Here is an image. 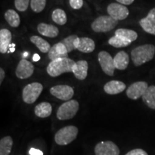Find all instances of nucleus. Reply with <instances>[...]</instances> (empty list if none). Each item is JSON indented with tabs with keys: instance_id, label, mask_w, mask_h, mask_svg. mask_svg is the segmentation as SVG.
Returning <instances> with one entry per match:
<instances>
[{
	"instance_id": "nucleus-1",
	"label": "nucleus",
	"mask_w": 155,
	"mask_h": 155,
	"mask_svg": "<svg viewBox=\"0 0 155 155\" xmlns=\"http://www.w3.org/2000/svg\"><path fill=\"white\" fill-rule=\"evenodd\" d=\"M154 54V46L151 44H145L138 46L132 50L131 53V58L134 65L136 67H139L152 60Z\"/></svg>"
},
{
	"instance_id": "nucleus-2",
	"label": "nucleus",
	"mask_w": 155,
	"mask_h": 155,
	"mask_svg": "<svg viewBox=\"0 0 155 155\" xmlns=\"http://www.w3.org/2000/svg\"><path fill=\"white\" fill-rule=\"evenodd\" d=\"M75 62L68 58L51 61L47 67V72L51 77H58L63 73L73 72Z\"/></svg>"
},
{
	"instance_id": "nucleus-3",
	"label": "nucleus",
	"mask_w": 155,
	"mask_h": 155,
	"mask_svg": "<svg viewBox=\"0 0 155 155\" xmlns=\"http://www.w3.org/2000/svg\"><path fill=\"white\" fill-rule=\"evenodd\" d=\"M78 129L75 126H67L58 130L55 135V141L58 145L69 144L76 139Z\"/></svg>"
},
{
	"instance_id": "nucleus-4",
	"label": "nucleus",
	"mask_w": 155,
	"mask_h": 155,
	"mask_svg": "<svg viewBox=\"0 0 155 155\" xmlns=\"http://www.w3.org/2000/svg\"><path fill=\"white\" fill-rule=\"evenodd\" d=\"M118 24L119 21L109 15H104L95 19L91 24V28L95 32H107L115 28Z\"/></svg>"
},
{
	"instance_id": "nucleus-5",
	"label": "nucleus",
	"mask_w": 155,
	"mask_h": 155,
	"mask_svg": "<svg viewBox=\"0 0 155 155\" xmlns=\"http://www.w3.org/2000/svg\"><path fill=\"white\" fill-rule=\"evenodd\" d=\"M79 109V103L76 100L65 101L58 108L57 118L59 120H69L76 115Z\"/></svg>"
},
{
	"instance_id": "nucleus-6",
	"label": "nucleus",
	"mask_w": 155,
	"mask_h": 155,
	"mask_svg": "<svg viewBox=\"0 0 155 155\" xmlns=\"http://www.w3.org/2000/svg\"><path fill=\"white\" fill-rule=\"evenodd\" d=\"M42 90H43V86L40 83L35 82L27 85L22 91L23 101L26 104H33L38 100Z\"/></svg>"
},
{
	"instance_id": "nucleus-7",
	"label": "nucleus",
	"mask_w": 155,
	"mask_h": 155,
	"mask_svg": "<svg viewBox=\"0 0 155 155\" xmlns=\"http://www.w3.org/2000/svg\"><path fill=\"white\" fill-rule=\"evenodd\" d=\"M98 59L103 71L106 75L113 76L116 67L111 55L106 51H101L98 55Z\"/></svg>"
},
{
	"instance_id": "nucleus-8",
	"label": "nucleus",
	"mask_w": 155,
	"mask_h": 155,
	"mask_svg": "<svg viewBox=\"0 0 155 155\" xmlns=\"http://www.w3.org/2000/svg\"><path fill=\"white\" fill-rule=\"evenodd\" d=\"M50 92L55 98L65 101H68L74 95L73 88L68 85H57L53 86L50 88Z\"/></svg>"
},
{
	"instance_id": "nucleus-9",
	"label": "nucleus",
	"mask_w": 155,
	"mask_h": 155,
	"mask_svg": "<svg viewBox=\"0 0 155 155\" xmlns=\"http://www.w3.org/2000/svg\"><path fill=\"white\" fill-rule=\"evenodd\" d=\"M96 155H119L120 150L115 143L111 141L99 142L95 147Z\"/></svg>"
},
{
	"instance_id": "nucleus-10",
	"label": "nucleus",
	"mask_w": 155,
	"mask_h": 155,
	"mask_svg": "<svg viewBox=\"0 0 155 155\" xmlns=\"http://www.w3.org/2000/svg\"><path fill=\"white\" fill-rule=\"evenodd\" d=\"M107 12L109 16L117 21L124 20L129 15L127 7L119 3L110 4L107 7Z\"/></svg>"
},
{
	"instance_id": "nucleus-11",
	"label": "nucleus",
	"mask_w": 155,
	"mask_h": 155,
	"mask_svg": "<svg viewBox=\"0 0 155 155\" xmlns=\"http://www.w3.org/2000/svg\"><path fill=\"white\" fill-rule=\"evenodd\" d=\"M148 87V83L145 81H138L134 83L127 88V96L130 99H139L143 96Z\"/></svg>"
},
{
	"instance_id": "nucleus-12",
	"label": "nucleus",
	"mask_w": 155,
	"mask_h": 155,
	"mask_svg": "<svg viewBox=\"0 0 155 155\" xmlns=\"http://www.w3.org/2000/svg\"><path fill=\"white\" fill-rule=\"evenodd\" d=\"M34 65L31 62L25 59L21 60L17 65L15 74L19 79H27L34 73Z\"/></svg>"
},
{
	"instance_id": "nucleus-13",
	"label": "nucleus",
	"mask_w": 155,
	"mask_h": 155,
	"mask_svg": "<svg viewBox=\"0 0 155 155\" xmlns=\"http://www.w3.org/2000/svg\"><path fill=\"white\" fill-rule=\"evenodd\" d=\"M139 25L147 33L155 35V7L149 12L146 17L139 20Z\"/></svg>"
},
{
	"instance_id": "nucleus-14",
	"label": "nucleus",
	"mask_w": 155,
	"mask_h": 155,
	"mask_svg": "<svg viewBox=\"0 0 155 155\" xmlns=\"http://www.w3.org/2000/svg\"><path fill=\"white\" fill-rule=\"evenodd\" d=\"M76 50L84 53H92L96 48V44L89 38H78L75 42Z\"/></svg>"
},
{
	"instance_id": "nucleus-15",
	"label": "nucleus",
	"mask_w": 155,
	"mask_h": 155,
	"mask_svg": "<svg viewBox=\"0 0 155 155\" xmlns=\"http://www.w3.org/2000/svg\"><path fill=\"white\" fill-rule=\"evenodd\" d=\"M68 52L63 44L61 42L57 44H55L53 47L50 48V51L48 52V58L51 61L60 59V58H68Z\"/></svg>"
},
{
	"instance_id": "nucleus-16",
	"label": "nucleus",
	"mask_w": 155,
	"mask_h": 155,
	"mask_svg": "<svg viewBox=\"0 0 155 155\" xmlns=\"http://www.w3.org/2000/svg\"><path fill=\"white\" fill-rule=\"evenodd\" d=\"M88 64L86 61H78L75 62L73 73L78 80L83 81L88 75Z\"/></svg>"
},
{
	"instance_id": "nucleus-17",
	"label": "nucleus",
	"mask_w": 155,
	"mask_h": 155,
	"mask_svg": "<svg viewBox=\"0 0 155 155\" xmlns=\"http://www.w3.org/2000/svg\"><path fill=\"white\" fill-rule=\"evenodd\" d=\"M126 89V84L119 81H111L104 85V90L109 95L119 94Z\"/></svg>"
},
{
	"instance_id": "nucleus-18",
	"label": "nucleus",
	"mask_w": 155,
	"mask_h": 155,
	"mask_svg": "<svg viewBox=\"0 0 155 155\" xmlns=\"http://www.w3.org/2000/svg\"><path fill=\"white\" fill-rule=\"evenodd\" d=\"M38 31L42 35L50 38H56L59 34V30L57 27L46 23H40L38 25Z\"/></svg>"
},
{
	"instance_id": "nucleus-19",
	"label": "nucleus",
	"mask_w": 155,
	"mask_h": 155,
	"mask_svg": "<svg viewBox=\"0 0 155 155\" xmlns=\"http://www.w3.org/2000/svg\"><path fill=\"white\" fill-rule=\"evenodd\" d=\"M12 33L7 29L0 30V53L5 54L7 52L12 41Z\"/></svg>"
},
{
	"instance_id": "nucleus-20",
	"label": "nucleus",
	"mask_w": 155,
	"mask_h": 155,
	"mask_svg": "<svg viewBox=\"0 0 155 155\" xmlns=\"http://www.w3.org/2000/svg\"><path fill=\"white\" fill-rule=\"evenodd\" d=\"M114 62L116 68L124 71L129 65V57L126 52L120 51L114 58Z\"/></svg>"
},
{
	"instance_id": "nucleus-21",
	"label": "nucleus",
	"mask_w": 155,
	"mask_h": 155,
	"mask_svg": "<svg viewBox=\"0 0 155 155\" xmlns=\"http://www.w3.org/2000/svg\"><path fill=\"white\" fill-rule=\"evenodd\" d=\"M52 106L48 102H42L35 108V114L40 118H47L52 114Z\"/></svg>"
},
{
	"instance_id": "nucleus-22",
	"label": "nucleus",
	"mask_w": 155,
	"mask_h": 155,
	"mask_svg": "<svg viewBox=\"0 0 155 155\" xmlns=\"http://www.w3.org/2000/svg\"><path fill=\"white\" fill-rule=\"evenodd\" d=\"M141 98L149 108L155 110V86H149Z\"/></svg>"
},
{
	"instance_id": "nucleus-23",
	"label": "nucleus",
	"mask_w": 155,
	"mask_h": 155,
	"mask_svg": "<svg viewBox=\"0 0 155 155\" xmlns=\"http://www.w3.org/2000/svg\"><path fill=\"white\" fill-rule=\"evenodd\" d=\"M30 41L32 43H33L37 48H38L40 52H42V53H48L50 51V45L49 42H48L45 40H44L43 38H40L39 36H32L30 38Z\"/></svg>"
},
{
	"instance_id": "nucleus-24",
	"label": "nucleus",
	"mask_w": 155,
	"mask_h": 155,
	"mask_svg": "<svg viewBox=\"0 0 155 155\" xmlns=\"http://www.w3.org/2000/svg\"><path fill=\"white\" fill-rule=\"evenodd\" d=\"M5 18L12 28H17L20 25V17L14 9H8L6 11Z\"/></svg>"
},
{
	"instance_id": "nucleus-25",
	"label": "nucleus",
	"mask_w": 155,
	"mask_h": 155,
	"mask_svg": "<svg viewBox=\"0 0 155 155\" xmlns=\"http://www.w3.org/2000/svg\"><path fill=\"white\" fill-rule=\"evenodd\" d=\"M115 35L121 37L126 40L132 42L135 41L138 38V35L135 31L132 30H129V29L124 28H120L116 30Z\"/></svg>"
},
{
	"instance_id": "nucleus-26",
	"label": "nucleus",
	"mask_w": 155,
	"mask_h": 155,
	"mask_svg": "<svg viewBox=\"0 0 155 155\" xmlns=\"http://www.w3.org/2000/svg\"><path fill=\"white\" fill-rule=\"evenodd\" d=\"M13 145V140L11 137H3L0 141V155H9Z\"/></svg>"
},
{
	"instance_id": "nucleus-27",
	"label": "nucleus",
	"mask_w": 155,
	"mask_h": 155,
	"mask_svg": "<svg viewBox=\"0 0 155 155\" xmlns=\"http://www.w3.org/2000/svg\"><path fill=\"white\" fill-rule=\"evenodd\" d=\"M53 22L59 25H64L67 22V15L65 11L61 9H56L52 13Z\"/></svg>"
},
{
	"instance_id": "nucleus-28",
	"label": "nucleus",
	"mask_w": 155,
	"mask_h": 155,
	"mask_svg": "<svg viewBox=\"0 0 155 155\" xmlns=\"http://www.w3.org/2000/svg\"><path fill=\"white\" fill-rule=\"evenodd\" d=\"M108 42L110 45L117 48L127 47V46H129V45L131 43V42L124 40V39L121 38V37L116 35L111 37V38L108 40Z\"/></svg>"
},
{
	"instance_id": "nucleus-29",
	"label": "nucleus",
	"mask_w": 155,
	"mask_h": 155,
	"mask_svg": "<svg viewBox=\"0 0 155 155\" xmlns=\"http://www.w3.org/2000/svg\"><path fill=\"white\" fill-rule=\"evenodd\" d=\"M78 38V37L75 35H70L67 37V38H64L63 40H62L61 41V43L63 44L65 47L66 48L68 53L72 52L73 50H76V48H75V42Z\"/></svg>"
},
{
	"instance_id": "nucleus-30",
	"label": "nucleus",
	"mask_w": 155,
	"mask_h": 155,
	"mask_svg": "<svg viewBox=\"0 0 155 155\" xmlns=\"http://www.w3.org/2000/svg\"><path fill=\"white\" fill-rule=\"evenodd\" d=\"M46 6V0H31L30 7L32 11L40 13L43 10Z\"/></svg>"
},
{
	"instance_id": "nucleus-31",
	"label": "nucleus",
	"mask_w": 155,
	"mask_h": 155,
	"mask_svg": "<svg viewBox=\"0 0 155 155\" xmlns=\"http://www.w3.org/2000/svg\"><path fill=\"white\" fill-rule=\"evenodd\" d=\"M30 0H15V6L19 12H25L28 9Z\"/></svg>"
},
{
	"instance_id": "nucleus-32",
	"label": "nucleus",
	"mask_w": 155,
	"mask_h": 155,
	"mask_svg": "<svg viewBox=\"0 0 155 155\" xmlns=\"http://www.w3.org/2000/svg\"><path fill=\"white\" fill-rule=\"evenodd\" d=\"M69 4L73 9H79L83 7V0H69Z\"/></svg>"
},
{
	"instance_id": "nucleus-33",
	"label": "nucleus",
	"mask_w": 155,
	"mask_h": 155,
	"mask_svg": "<svg viewBox=\"0 0 155 155\" xmlns=\"http://www.w3.org/2000/svg\"><path fill=\"white\" fill-rule=\"evenodd\" d=\"M125 155H148V154L141 149H134L127 153Z\"/></svg>"
},
{
	"instance_id": "nucleus-34",
	"label": "nucleus",
	"mask_w": 155,
	"mask_h": 155,
	"mask_svg": "<svg viewBox=\"0 0 155 155\" xmlns=\"http://www.w3.org/2000/svg\"><path fill=\"white\" fill-rule=\"evenodd\" d=\"M29 154H30V155H43V152L40 150L32 148L29 151Z\"/></svg>"
},
{
	"instance_id": "nucleus-35",
	"label": "nucleus",
	"mask_w": 155,
	"mask_h": 155,
	"mask_svg": "<svg viewBox=\"0 0 155 155\" xmlns=\"http://www.w3.org/2000/svg\"><path fill=\"white\" fill-rule=\"evenodd\" d=\"M119 4L123 5H130L134 2V0H116Z\"/></svg>"
},
{
	"instance_id": "nucleus-36",
	"label": "nucleus",
	"mask_w": 155,
	"mask_h": 155,
	"mask_svg": "<svg viewBox=\"0 0 155 155\" xmlns=\"http://www.w3.org/2000/svg\"><path fill=\"white\" fill-rule=\"evenodd\" d=\"M5 78V72L4 71L3 68H0V84H2L3 82L4 79Z\"/></svg>"
},
{
	"instance_id": "nucleus-37",
	"label": "nucleus",
	"mask_w": 155,
	"mask_h": 155,
	"mask_svg": "<svg viewBox=\"0 0 155 155\" xmlns=\"http://www.w3.org/2000/svg\"><path fill=\"white\" fill-rule=\"evenodd\" d=\"M32 60H33V61L35 62H38L40 60V56L38 54H35L33 57H32Z\"/></svg>"
}]
</instances>
